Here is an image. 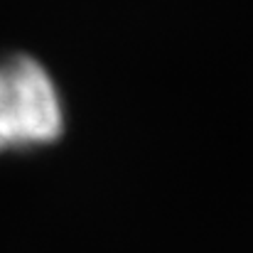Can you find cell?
<instances>
[{"label": "cell", "mask_w": 253, "mask_h": 253, "mask_svg": "<svg viewBox=\"0 0 253 253\" xmlns=\"http://www.w3.org/2000/svg\"><path fill=\"white\" fill-rule=\"evenodd\" d=\"M67 126L59 84L25 52L0 57V155L52 148Z\"/></svg>", "instance_id": "obj_1"}]
</instances>
